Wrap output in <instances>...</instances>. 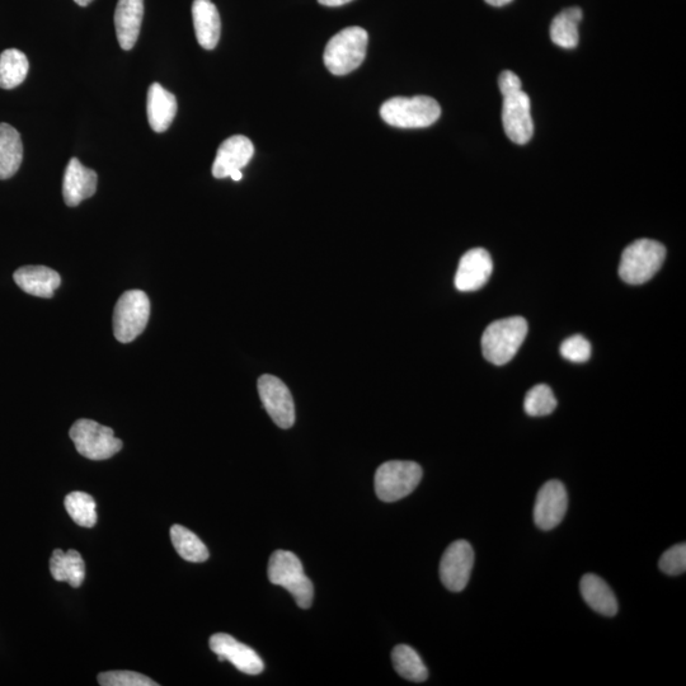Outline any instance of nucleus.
Listing matches in <instances>:
<instances>
[{
  "label": "nucleus",
  "mask_w": 686,
  "mask_h": 686,
  "mask_svg": "<svg viewBox=\"0 0 686 686\" xmlns=\"http://www.w3.org/2000/svg\"><path fill=\"white\" fill-rule=\"evenodd\" d=\"M498 87L504 96L502 122L507 138L519 145L529 143L534 134V122L530 98L521 89L520 78L514 72L505 70L498 77Z\"/></svg>",
  "instance_id": "f257e3e1"
},
{
  "label": "nucleus",
  "mask_w": 686,
  "mask_h": 686,
  "mask_svg": "<svg viewBox=\"0 0 686 686\" xmlns=\"http://www.w3.org/2000/svg\"><path fill=\"white\" fill-rule=\"evenodd\" d=\"M528 335V322L523 317L500 319L490 324L482 336V351L493 365L509 364Z\"/></svg>",
  "instance_id": "f03ea898"
},
{
  "label": "nucleus",
  "mask_w": 686,
  "mask_h": 686,
  "mask_svg": "<svg viewBox=\"0 0 686 686\" xmlns=\"http://www.w3.org/2000/svg\"><path fill=\"white\" fill-rule=\"evenodd\" d=\"M380 116L394 128L424 129L440 119L441 107L427 96L394 97L380 107Z\"/></svg>",
  "instance_id": "7ed1b4c3"
},
{
  "label": "nucleus",
  "mask_w": 686,
  "mask_h": 686,
  "mask_svg": "<svg viewBox=\"0 0 686 686\" xmlns=\"http://www.w3.org/2000/svg\"><path fill=\"white\" fill-rule=\"evenodd\" d=\"M369 35L364 28L352 26L332 37L324 50L323 60L333 75H347L364 63Z\"/></svg>",
  "instance_id": "20e7f679"
},
{
  "label": "nucleus",
  "mask_w": 686,
  "mask_h": 686,
  "mask_svg": "<svg viewBox=\"0 0 686 686\" xmlns=\"http://www.w3.org/2000/svg\"><path fill=\"white\" fill-rule=\"evenodd\" d=\"M666 258L664 244L638 239L624 249L620 258V279L629 285H642L659 272Z\"/></svg>",
  "instance_id": "39448f33"
},
{
  "label": "nucleus",
  "mask_w": 686,
  "mask_h": 686,
  "mask_svg": "<svg viewBox=\"0 0 686 686\" xmlns=\"http://www.w3.org/2000/svg\"><path fill=\"white\" fill-rule=\"evenodd\" d=\"M269 580L272 585L288 590L299 608L309 609L312 606L314 598L312 581L305 575L302 562L293 552L279 549L272 553L269 562Z\"/></svg>",
  "instance_id": "423d86ee"
},
{
  "label": "nucleus",
  "mask_w": 686,
  "mask_h": 686,
  "mask_svg": "<svg viewBox=\"0 0 686 686\" xmlns=\"http://www.w3.org/2000/svg\"><path fill=\"white\" fill-rule=\"evenodd\" d=\"M422 474V468L415 462L392 460L384 463L375 473V492L384 502L402 500L420 485Z\"/></svg>",
  "instance_id": "0eeeda50"
},
{
  "label": "nucleus",
  "mask_w": 686,
  "mask_h": 686,
  "mask_svg": "<svg viewBox=\"0 0 686 686\" xmlns=\"http://www.w3.org/2000/svg\"><path fill=\"white\" fill-rule=\"evenodd\" d=\"M69 435L75 449L87 459H110L122 449V441L116 438L114 430L96 421L78 420Z\"/></svg>",
  "instance_id": "6e6552de"
},
{
  "label": "nucleus",
  "mask_w": 686,
  "mask_h": 686,
  "mask_svg": "<svg viewBox=\"0 0 686 686\" xmlns=\"http://www.w3.org/2000/svg\"><path fill=\"white\" fill-rule=\"evenodd\" d=\"M150 317L148 295L130 290L121 295L114 312V335L121 343H130L142 335Z\"/></svg>",
  "instance_id": "1a4fd4ad"
},
{
  "label": "nucleus",
  "mask_w": 686,
  "mask_h": 686,
  "mask_svg": "<svg viewBox=\"0 0 686 686\" xmlns=\"http://www.w3.org/2000/svg\"><path fill=\"white\" fill-rule=\"evenodd\" d=\"M258 393L263 407L277 426L281 429H290L294 426V399L283 380L274 375H262L258 379Z\"/></svg>",
  "instance_id": "9d476101"
},
{
  "label": "nucleus",
  "mask_w": 686,
  "mask_h": 686,
  "mask_svg": "<svg viewBox=\"0 0 686 686\" xmlns=\"http://www.w3.org/2000/svg\"><path fill=\"white\" fill-rule=\"evenodd\" d=\"M474 565V551L467 540H457L446 548L440 562V579L446 589L460 592L467 587Z\"/></svg>",
  "instance_id": "9b49d317"
},
{
  "label": "nucleus",
  "mask_w": 686,
  "mask_h": 686,
  "mask_svg": "<svg viewBox=\"0 0 686 686\" xmlns=\"http://www.w3.org/2000/svg\"><path fill=\"white\" fill-rule=\"evenodd\" d=\"M568 509V493L565 485L557 479H552L540 488L534 506V521L539 529L552 530L557 528Z\"/></svg>",
  "instance_id": "f8f14e48"
},
{
  "label": "nucleus",
  "mask_w": 686,
  "mask_h": 686,
  "mask_svg": "<svg viewBox=\"0 0 686 686\" xmlns=\"http://www.w3.org/2000/svg\"><path fill=\"white\" fill-rule=\"evenodd\" d=\"M210 648L218 656L219 661H229L244 674L258 675L265 669L261 657L255 650L243 645L229 634H214L210 638Z\"/></svg>",
  "instance_id": "ddd939ff"
},
{
  "label": "nucleus",
  "mask_w": 686,
  "mask_h": 686,
  "mask_svg": "<svg viewBox=\"0 0 686 686\" xmlns=\"http://www.w3.org/2000/svg\"><path fill=\"white\" fill-rule=\"evenodd\" d=\"M493 262L490 253L483 248H473L460 258L455 288L462 293H471L482 289L490 280Z\"/></svg>",
  "instance_id": "4468645a"
},
{
  "label": "nucleus",
  "mask_w": 686,
  "mask_h": 686,
  "mask_svg": "<svg viewBox=\"0 0 686 686\" xmlns=\"http://www.w3.org/2000/svg\"><path fill=\"white\" fill-rule=\"evenodd\" d=\"M255 154V147L247 136L234 135L220 145L213 164V176L222 180L237 171H242Z\"/></svg>",
  "instance_id": "2eb2a0df"
},
{
  "label": "nucleus",
  "mask_w": 686,
  "mask_h": 686,
  "mask_svg": "<svg viewBox=\"0 0 686 686\" xmlns=\"http://www.w3.org/2000/svg\"><path fill=\"white\" fill-rule=\"evenodd\" d=\"M98 176L95 171L84 167L77 158L70 159L65 169L63 196L65 204L75 208L82 201L96 194Z\"/></svg>",
  "instance_id": "dca6fc26"
},
{
  "label": "nucleus",
  "mask_w": 686,
  "mask_h": 686,
  "mask_svg": "<svg viewBox=\"0 0 686 686\" xmlns=\"http://www.w3.org/2000/svg\"><path fill=\"white\" fill-rule=\"evenodd\" d=\"M144 17V0H119L115 11L117 40L122 50L134 48Z\"/></svg>",
  "instance_id": "f3484780"
},
{
  "label": "nucleus",
  "mask_w": 686,
  "mask_h": 686,
  "mask_svg": "<svg viewBox=\"0 0 686 686\" xmlns=\"http://www.w3.org/2000/svg\"><path fill=\"white\" fill-rule=\"evenodd\" d=\"M192 20L196 39L201 48L214 50L222 34V21L218 8L211 0H195L192 4Z\"/></svg>",
  "instance_id": "a211bd4d"
},
{
  "label": "nucleus",
  "mask_w": 686,
  "mask_h": 686,
  "mask_svg": "<svg viewBox=\"0 0 686 686\" xmlns=\"http://www.w3.org/2000/svg\"><path fill=\"white\" fill-rule=\"evenodd\" d=\"M14 281L25 293L37 298H53L61 279L58 272L46 266H25L14 272Z\"/></svg>",
  "instance_id": "6ab92c4d"
},
{
  "label": "nucleus",
  "mask_w": 686,
  "mask_h": 686,
  "mask_svg": "<svg viewBox=\"0 0 686 686\" xmlns=\"http://www.w3.org/2000/svg\"><path fill=\"white\" fill-rule=\"evenodd\" d=\"M147 114L150 128L155 133L167 131L177 114L175 95L164 89L161 84L153 83L148 91Z\"/></svg>",
  "instance_id": "aec40b11"
},
{
  "label": "nucleus",
  "mask_w": 686,
  "mask_h": 686,
  "mask_svg": "<svg viewBox=\"0 0 686 686\" xmlns=\"http://www.w3.org/2000/svg\"><path fill=\"white\" fill-rule=\"evenodd\" d=\"M582 598L596 613L614 617L618 613V600L612 589L599 576L585 575L580 582Z\"/></svg>",
  "instance_id": "412c9836"
},
{
  "label": "nucleus",
  "mask_w": 686,
  "mask_h": 686,
  "mask_svg": "<svg viewBox=\"0 0 686 686\" xmlns=\"http://www.w3.org/2000/svg\"><path fill=\"white\" fill-rule=\"evenodd\" d=\"M23 161L20 133L13 126L0 124V180H9L18 172Z\"/></svg>",
  "instance_id": "4be33fe9"
},
{
  "label": "nucleus",
  "mask_w": 686,
  "mask_h": 686,
  "mask_svg": "<svg viewBox=\"0 0 686 686\" xmlns=\"http://www.w3.org/2000/svg\"><path fill=\"white\" fill-rule=\"evenodd\" d=\"M50 572L59 582H68L72 587H79L86 579V565L81 554L74 549L67 553L55 549L50 559Z\"/></svg>",
  "instance_id": "5701e85b"
},
{
  "label": "nucleus",
  "mask_w": 686,
  "mask_h": 686,
  "mask_svg": "<svg viewBox=\"0 0 686 686\" xmlns=\"http://www.w3.org/2000/svg\"><path fill=\"white\" fill-rule=\"evenodd\" d=\"M582 21V9L567 8L554 17L551 25V39L562 49H575L579 45V25Z\"/></svg>",
  "instance_id": "b1692460"
},
{
  "label": "nucleus",
  "mask_w": 686,
  "mask_h": 686,
  "mask_svg": "<svg viewBox=\"0 0 686 686\" xmlns=\"http://www.w3.org/2000/svg\"><path fill=\"white\" fill-rule=\"evenodd\" d=\"M30 69L28 59L22 51L8 49L0 55V88L13 89L23 82Z\"/></svg>",
  "instance_id": "393cba45"
},
{
  "label": "nucleus",
  "mask_w": 686,
  "mask_h": 686,
  "mask_svg": "<svg viewBox=\"0 0 686 686\" xmlns=\"http://www.w3.org/2000/svg\"><path fill=\"white\" fill-rule=\"evenodd\" d=\"M394 669L402 678L422 683L429 678V671L417 651L407 645H399L392 652Z\"/></svg>",
  "instance_id": "a878e982"
},
{
  "label": "nucleus",
  "mask_w": 686,
  "mask_h": 686,
  "mask_svg": "<svg viewBox=\"0 0 686 686\" xmlns=\"http://www.w3.org/2000/svg\"><path fill=\"white\" fill-rule=\"evenodd\" d=\"M171 539L176 552L187 562L201 563L209 558V549L201 539L185 526L173 525Z\"/></svg>",
  "instance_id": "bb28decb"
},
{
  "label": "nucleus",
  "mask_w": 686,
  "mask_h": 686,
  "mask_svg": "<svg viewBox=\"0 0 686 686\" xmlns=\"http://www.w3.org/2000/svg\"><path fill=\"white\" fill-rule=\"evenodd\" d=\"M65 509L74 523L82 528H93L97 523V505L95 498L88 493L72 492L65 497Z\"/></svg>",
  "instance_id": "cd10ccee"
},
{
  "label": "nucleus",
  "mask_w": 686,
  "mask_h": 686,
  "mask_svg": "<svg viewBox=\"0 0 686 686\" xmlns=\"http://www.w3.org/2000/svg\"><path fill=\"white\" fill-rule=\"evenodd\" d=\"M557 408V399L554 397L552 389L545 384L535 385L526 393L524 410L532 417H543L551 415Z\"/></svg>",
  "instance_id": "c85d7f7f"
},
{
  "label": "nucleus",
  "mask_w": 686,
  "mask_h": 686,
  "mask_svg": "<svg viewBox=\"0 0 686 686\" xmlns=\"http://www.w3.org/2000/svg\"><path fill=\"white\" fill-rule=\"evenodd\" d=\"M98 683L103 686H157L152 679L134 671H108L98 675Z\"/></svg>",
  "instance_id": "c756f323"
},
{
  "label": "nucleus",
  "mask_w": 686,
  "mask_h": 686,
  "mask_svg": "<svg viewBox=\"0 0 686 686\" xmlns=\"http://www.w3.org/2000/svg\"><path fill=\"white\" fill-rule=\"evenodd\" d=\"M660 570L669 576H679L686 570V545L681 543L667 549L659 562Z\"/></svg>",
  "instance_id": "7c9ffc66"
},
{
  "label": "nucleus",
  "mask_w": 686,
  "mask_h": 686,
  "mask_svg": "<svg viewBox=\"0 0 686 686\" xmlns=\"http://www.w3.org/2000/svg\"><path fill=\"white\" fill-rule=\"evenodd\" d=\"M561 355L572 363H586L591 356V343L582 335H575L562 342Z\"/></svg>",
  "instance_id": "2f4dec72"
},
{
  "label": "nucleus",
  "mask_w": 686,
  "mask_h": 686,
  "mask_svg": "<svg viewBox=\"0 0 686 686\" xmlns=\"http://www.w3.org/2000/svg\"><path fill=\"white\" fill-rule=\"evenodd\" d=\"M351 2H354V0H318V3L324 7H341Z\"/></svg>",
  "instance_id": "473e14b6"
},
{
  "label": "nucleus",
  "mask_w": 686,
  "mask_h": 686,
  "mask_svg": "<svg viewBox=\"0 0 686 686\" xmlns=\"http://www.w3.org/2000/svg\"><path fill=\"white\" fill-rule=\"evenodd\" d=\"M485 2L492 7H504L511 3L512 0H485Z\"/></svg>",
  "instance_id": "72a5a7b5"
},
{
  "label": "nucleus",
  "mask_w": 686,
  "mask_h": 686,
  "mask_svg": "<svg viewBox=\"0 0 686 686\" xmlns=\"http://www.w3.org/2000/svg\"><path fill=\"white\" fill-rule=\"evenodd\" d=\"M230 178H232L233 181L239 182L243 178V173L242 171L234 172L232 175H230Z\"/></svg>",
  "instance_id": "f704fd0d"
},
{
  "label": "nucleus",
  "mask_w": 686,
  "mask_h": 686,
  "mask_svg": "<svg viewBox=\"0 0 686 686\" xmlns=\"http://www.w3.org/2000/svg\"><path fill=\"white\" fill-rule=\"evenodd\" d=\"M74 2L77 3L78 6L87 7L93 2V0H74Z\"/></svg>",
  "instance_id": "c9c22d12"
}]
</instances>
